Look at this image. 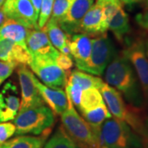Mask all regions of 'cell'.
<instances>
[{
	"label": "cell",
	"instance_id": "cell-1",
	"mask_svg": "<svg viewBox=\"0 0 148 148\" xmlns=\"http://www.w3.org/2000/svg\"><path fill=\"white\" fill-rule=\"evenodd\" d=\"M105 71L106 83L119 91L128 104L147 109L138 76L124 53H117Z\"/></svg>",
	"mask_w": 148,
	"mask_h": 148
},
{
	"label": "cell",
	"instance_id": "cell-2",
	"mask_svg": "<svg viewBox=\"0 0 148 148\" xmlns=\"http://www.w3.org/2000/svg\"><path fill=\"white\" fill-rule=\"evenodd\" d=\"M102 97L111 115L117 119L125 122L142 138L145 131L147 113L143 108H138L126 103L119 91L104 82L100 87Z\"/></svg>",
	"mask_w": 148,
	"mask_h": 148
},
{
	"label": "cell",
	"instance_id": "cell-3",
	"mask_svg": "<svg viewBox=\"0 0 148 148\" xmlns=\"http://www.w3.org/2000/svg\"><path fill=\"white\" fill-rule=\"evenodd\" d=\"M62 127L79 148H104L101 134H97L80 115L69 100V107L61 114Z\"/></svg>",
	"mask_w": 148,
	"mask_h": 148
},
{
	"label": "cell",
	"instance_id": "cell-4",
	"mask_svg": "<svg viewBox=\"0 0 148 148\" xmlns=\"http://www.w3.org/2000/svg\"><path fill=\"white\" fill-rule=\"evenodd\" d=\"M54 114L45 106L18 111L13 119L16 135H41L49 137L54 124Z\"/></svg>",
	"mask_w": 148,
	"mask_h": 148
},
{
	"label": "cell",
	"instance_id": "cell-5",
	"mask_svg": "<svg viewBox=\"0 0 148 148\" xmlns=\"http://www.w3.org/2000/svg\"><path fill=\"white\" fill-rule=\"evenodd\" d=\"M101 138L107 148H145L143 138L125 122L112 118L101 126Z\"/></svg>",
	"mask_w": 148,
	"mask_h": 148
},
{
	"label": "cell",
	"instance_id": "cell-6",
	"mask_svg": "<svg viewBox=\"0 0 148 148\" xmlns=\"http://www.w3.org/2000/svg\"><path fill=\"white\" fill-rule=\"evenodd\" d=\"M117 54L116 49L107 34L93 38L91 52L88 60L77 68L78 70L101 76Z\"/></svg>",
	"mask_w": 148,
	"mask_h": 148
},
{
	"label": "cell",
	"instance_id": "cell-7",
	"mask_svg": "<svg viewBox=\"0 0 148 148\" xmlns=\"http://www.w3.org/2000/svg\"><path fill=\"white\" fill-rule=\"evenodd\" d=\"M126 47L122 51L129 60L138 76L142 87L146 108L148 107V58L145 51L143 39L138 37L126 40Z\"/></svg>",
	"mask_w": 148,
	"mask_h": 148
},
{
	"label": "cell",
	"instance_id": "cell-8",
	"mask_svg": "<svg viewBox=\"0 0 148 148\" xmlns=\"http://www.w3.org/2000/svg\"><path fill=\"white\" fill-rule=\"evenodd\" d=\"M29 66L45 86L60 89L65 86L68 74L60 69L50 57L33 55Z\"/></svg>",
	"mask_w": 148,
	"mask_h": 148
},
{
	"label": "cell",
	"instance_id": "cell-9",
	"mask_svg": "<svg viewBox=\"0 0 148 148\" xmlns=\"http://www.w3.org/2000/svg\"><path fill=\"white\" fill-rule=\"evenodd\" d=\"M17 76L21 90L19 111L45 106V102L35 83V76L27 65L17 67Z\"/></svg>",
	"mask_w": 148,
	"mask_h": 148
},
{
	"label": "cell",
	"instance_id": "cell-10",
	"mask_svg": "<svg viewBox=\"0 0 148 148\" xmlns=\"http://www.w3.org/2000/svg\"><path fill=\"white\" fill-rule=\"evenodd\" d=\"M2 11L7 18L17 21L31 30L38 29V16L30 0H5Z\"/></svg>",
	"mask_w": 148,
	"mask_h": 148
},
{
	"label": "cell",
	"instance_id": "cell-11",
	"mask_svg": "<svg viewBox=\"0 0 148 148\" xmlns=\"http://www.w3.org/2000/svg\"><path fill=\"white\" fill-rule=\"evenodd\" d=\"M95 0H73L64 16L58 21L59 27L69 35L77 33L81 21L87 11L94 4Z\"/></svg>",
	"mask_w": 148,
	"mask_h": 148
},
{
	"label": "cell",
	"instance_id": "cell-12",
	"mask_svg": "<svg viewBox=\"0 0 148 148\" xmlns=\"http://www.w3.org/2000/svg\"><path fill=\"white\" fill-rule=\"evenodd\" d=\"M20 98L12 82H7L0 90V123L13 120L20 108Z\"/></svg>",
	"mask_w": 148,
	"mask_h": 148
},
{
	"label": "cell",
	"instance_id": "cell-13",
	"mask_svg": "<svg viewBox=\"0 0 148 148\" xmlns=\"http://www.w3.org/2000/svg\"><path fill=\"white\" fill-rule=\"evenodd\" d=\"M0 60L16 65H30L32 54L26 46L0 38Z\"/></svg>",
	"mask_w": 148,
	"mask_h": 148
},
{
	"label": "cell",
	"instance_id": "cell-14",
	"mask_svg": "<svg viewBox=\"0 0 148 148\" xmlns=\"http://www.w3.org/2000/svg\"><path fill=\"white\" fill-rule=\"evenodd\" d=\"M26 44L28 50L33 55L49 56L54 61L59 53L50 43L47 34L43 29L30 30L27 34Z\"/></svg>",
	"mask_w": 148,
	"mask_h": 148
},
{
	"label": "cell",
	"instance_id": "cell-15",
	"mask_svg": "<svg viewBox=\"0 0 148 148\" xmlns=\"http://www.w3.org/2000/svg\"><path fill=\"white\" fill-rule=\"evenodd\" d=\"M34 80L45 104H47L54 114L61 115L69 107V99L66 92L60 88L49 87L40 82L36 77Z\"/></svg>",
	"mask_w": 148,
	"mask_h": 148
},
{
	"label": "cell",
	"instance_id": "cell-16",
	"mask_svg": "<svg viewBox=\"0 0 148 148\" xmlns=\"http://www.w3.org/2000/svg\"><path fill=\"white\" fill-rule=\"evenodd\" d=\"M93 38L82 33H76L69 37V46L70 55L75 61V65L79 68L90 57Z\"/></svg>",
	"mask_w": 148,
	"mask_h": 148
},
{
	"label": "cell",
	"instance_id": "cell-17",
	"mask_svg": "<svg viewBox=\"0 0 148 148\" xmlns=\"http://www.w3.org/2000/svg\"><path fill=\"white\" fill-rule=\"evenodd\" d=\"M102 18L103 6L95 3L90 7L80 22L77 33L86 34L89 36H98L106 34L102 30Z\"/></svg>",
	"mask_w": 148,
	"mask_h": 148
},
{
	"label": "cell",
	"instance_id": "cell-18",
	"mask_svg": "<svg viewBox=\"0 0 148 148\" xmlns=\"http://www.w3.org/2000/svg\"><path fill=\"white\" fill-rule=\"evenodd\" d=\"M43 30L47 34L50 43L60 53L70 55V49L69 46V37L71 35L67 34L59 27L58 21L53 18H49Z\"/></svg>",
	"mask_w": 148,
	"mask_h": 148
},
{
	"label": "cell",
	"instance_id": "cell-19",
	"mask_svg": "<svg viewBox=\"0 0 148 148\" xmlns=\"http://www.w3.org/2000/svg\"><path fill=\"white\" fill-rule=\"evenodd\" d=\"M31 29L12 19L6 18L0 26V38L8 39L18 45L27 47L26 40Z\"/></svg>",
	"mask_w": 148,
	"mask_h": 148
},
{
	"label": "cell",
	"instance_id": "cell-20",
	"mask_svg": "<svg viewBox=\"0 0 148 148\" xmlns=\"http://www.w3.org/2000/svg\"><path fill=\"white\" fill-rule=\"evenodd\" d=\"M108 30L113 33L119 42L123 44L126 41L127 36L131 32V26L128 16L122 6L117 9L116 12L112 17Z\"/></svg>",
	"mask_w": 148,
	"mask_h": 148
},
{
	"label": "cell",
	"instance_id": "cell-21",
	"mask_svg": "<svg viewBox=\"0 0 148 148\" xmlns=\"http://www.w3.org/2000/svg\"><path fill=\"white\" fill-rule=\"evenodd\" d=\"M81 114L82 117L87 122V123L92 127V129L97 134L101 133V126L103 123L106 119H110L112 117L106 103L95 108H92L90 110L82 111Z\"/></svg>",
	"mask_w": 148,
	"mask_h": 148
},
{
	"label": "cell",
	"instance_id": "cell-22",
	"mask_svg": "<svg viewBox=\"0 0 148 148\" xmlns=\"http://www.w3.org/2000/svg\"><path fill=\"white\" fill-rule=\"evenodd\" d=\"M47 137H34L19 135L6 141L0 145V148H43Z\"/></svg>",
	"mask_w": 148,
	"mask_h": 148
},
{
	"label": "cell",
	"instance_id": "cell-23",
	"mask_svg": "<svg viewBox=\"0 0 148 148\" xmlns=\"http://www.w3.org/2000/svg\"><path fill=\"white\" fill-rule=\"evenodd\" d=\"M68 82L77 84L82 90H87L90 88L100 89L104 82L101 78L93 75L84 73L80 70H74L68 76Z\"/></svg>",
	"mask_w": 148,
	"mask_h": 148
},
{
	"label": "cell",
	"instance_id": "cell-24",
	"mask_svg": "<svg viewBox=\"0 0 148 148\" xmlns=\"http://www.w3.org/2000/svg\"><path fill=\"white\" fill-rule=\"evenodd\" d=\"M105 104L101 91L97 88H90L82 91L81 103L78 107L80 112L90 110Z\"/></svg>",
	"mask_w": 148,
	"mask_h": 148
},
{
	"label": "cell",
	"instance_id": "cell-25",
	"mask_svg": "<svg viewBox=\"0 0 148 148\" xmlns=\"http://www.w3.org/2000/svg\"><path fill=\"white\" fill-rule=\"evenodd\" d=\"M43 148H79L65 132L63 127H59L53 136L48 140Z\"/></svg>",
	"mask_w": 148,
	"mask_h": 148
},
{
	"label": "cell",
	"instance_id": "cell-26",
	"mask_svg": "<svg viewBox=\"0 0 148 148\" xmlns=\"http://www.w3.org/2000/svg\"><path fill=\"white\" fill-rule=\"evenodd\" d=\"M73 0H53L51 18L58 21L61 20L72 5Z\"/></svg>",
	"mask_w": 148,
	"mask_h": 148
},
{
	"label": "cell",
	"instance_id": "cell-27",
	"mask_svg": "<svg viewBox=\"0 0 148 148\" xmlns=\"http://www.w3.org/2000/svg\"><path fill=\"white\" fill-rule=\"evenodd\" d=\"M53 0H42L40 13L38 16V29H43L52 14Z\"/></svg>",
	"mask_w": 148,
	"mask_h": 148
},
{
	"label": "cell",
	"instance_id": "cell-28",
	"mask_svg": "<svg viewBox=\"0 0 148 148\" xmlns=\"http://www.w3.org/2000/svg\"><path fill=\"white\" fill-rule=\"evenodd\" d=\"M16 132V127L12 123H0V145L12 138Z\"/></svg>",
	"mask_w": 148,
	"mask_h": 148
},
{
	"label": "cell",
	"instance_id": "cell-29",
	"mask_svg": "<svg viewBox=\"0 0 148 148\" xmlns=\"http://www.w3.org/2000/svg\"><path fill=\"white\" fill-rule=\"evenodd\" d=\"M54 62L60 69L64 70L66 73L70 71V69H72V68L73 67V61L71 58V56L60 53V52L58 53L57 57L54 59Z\"/></svg>",
	"mask_w": 148,
	"mask_h": 148
},
{
	"label": "cell",
	"instance_id": "cell-30",
	"mask_svg": "<svg viewBox=\"0 0 148 148\" xmlns=\"http://www.w3.org/2000/svg\"><path fill=\"white\" fill-rule=\"evenodd\" d=\"M16 68H17V66L15 64L6 63L0 60V86L5 80L10 77Z\"/></svg>",
	"mask_w": 148,
	"mask_h": 148
},
{
	"label": "cell",
	"instance_id": "cell-31",
	"mask_svg": "<svg viewBox=\"0 0 148 148\" xmlns=\"http://www.w3.org/2000/svg\"><path fill=\"white\" fill-rule=\"evenodd\" d=\"M135 21L138 27L148 34V9L138 13L135 16Z\"/></svg>",
	"mask_w": 148,
	"mask_h": 148
},
{
	"label": "cell",
	"instance_id": "cell-32",
	"mask_svg": "<svg viewBox=\"0 0 148 148\" xmlns=\"http://www.w3.org/2000/svg\"><path fill=\"white\" fill-rule=\"evenodd\" d=\"M143 139L145 148H148V114H147L145 119V131H144V136Z\"/></svg>",
	"mask_w": 148,
	"mask_h": 148
},
{
	"label": "cell",
	"instance_id": "cell-33",
	"mask_svg": "<svg viewBox=\"0 0 148 148\" xmlns=\"http://www.w3.org/2000/svg\"><path fill=\"white\" fill-rule=\"evenodd\" d=\"M30 2L32 3V6H33L34 9L36 11V13L37 16H39V13H40V10L42 0H30Z\"/></svg>",
	"mask_w": 148,
	"mask_h": 148
},
{
	"label": "cell",
	"instance_id": "cell-34",
	"mask_svg": "<svg viewBox=\"0 0 148 148\" xmlns=\"http://www.w3.org/2000/svg\"><path fill=\"white\" fill-rule=\"evenodd\" d=\"M121 2V3H123L125 5L131 6L135 4L136 3H138L139 0H119Z\"/></svg>",
	"mask_w": 148,
	"mask_h": 148
},
{
	"label": "cell",
	"instance_id": "cell-35",
	"mask_svg": "<svg viewBox=\"0 0 148 148\" xmlns=\"http://www.w3.org/2000/svg\"><path fill=\"white\" fill-rule=\"evenodd\" d=\"M143 42H144V47H145V51L147 53V56L148 58V36L145 39H143Z\"/></svg>",
	"mask_w": 148,
	"mask_h": 148
},
{
	"label": "cell",
	"instance_id": "cell-36",
	"mask_svg": "<svg viewBox=\"0 0 148 148\" xmlns=\"http://www.w3.org/2000/svg\"><path fill=\"white\" fill-rule=\"evenodd\" d=\"M6 16L4 15V13L3 12V11L0 10V26L3 24V22L6 20Z\"/></svg>",
	"mask_w": 148,
	"mask_h": 148
},
{
	"label": "cell",
	"instance_id": "cell-37",
	"mask_svg": "<svg viewBox=\"0 0 148 148\" xmlns=\"http://www.w3.org/2000/svg\"><path fill=\"white\" fill-rule=\"evenodd\" d=\"M113 1H115V0H96V3H108V2H113Z\"/></svg>",
	"mask_w": 148,
	"mask_h": 148
},
{
	"label": "cell",
	"instance_id": "cell-38",
	"mask_svg": "<svg viewBox=\"0 0 148 148\" xmlns=\"http://www.w3.org/2000/svg\"><path fill=\"white\" fill-rule=\"evenodd\" d=\"M4 2H5V0H0V9L2 8V7L3 5V3H4Z\"/></svg>",
	"mask_w": 148,
	"mask_h": 148
},
{
	"label": "cell",
	"instance_id": "cell-39",
	"mask_svg": "<svg viewBox=\"0 0 148 148\" xmlns=\"http://www.w3.org/2000/svg\"><path fill=\"white\" fill-rule=\"evenodd\" d=\"M146 2H147V6L148 7V0H146Z\"/></svg>",
	"mask_w": 148,
	"mask_h": 148
},
{
	"label": "cell",
	"instance_id": "cell-40",
	"mask_svg": "<svg viewBox=\"0 0 148 148\" xmlns=\"http://www.w3.org/2000/svg\"><path fill=\"white\" fill-rule=\"evenodd\" d=\"M104 148H107V147H104Z\"/></svg>",
	"mask_w": 148,
	"mask_h": 148
}]
</instances>
